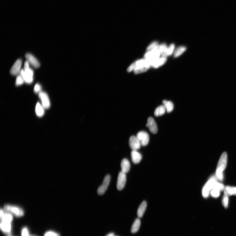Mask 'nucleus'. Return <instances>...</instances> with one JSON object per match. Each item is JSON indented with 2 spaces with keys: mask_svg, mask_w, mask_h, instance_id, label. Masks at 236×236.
Listing matches in <instances>:
<instances>
[{
  "mask_svg": "<svg viewBox=\"0 0 236 236\" xmlns=\"http://www.w3.org/2000/svg\"><path fill=\"white\" fill-rule=\"evenodd\" d=\"M224 185L219 183L216 181L215 177H212L205 185L202 190V194L204 197L208 196L210 190L217 189L221 191L224 188Z\"/></svg>",
  "mask_w": 236,
  "mask_h": 236,
  "instance_id": "obj_1",
  "label": "nucleus"
},
{
  "mask_svg": "<svg viewBox=\"0 0 236 236\" xmlns=\"http://www.w3.org/2000/svg\"><path fill=\"white\" fill-rule=\"evenodd\" d=\"M30 63L26 61L24 63V69H22L20 74L23 78L25 82L31 84L34 80L33 71L30 68Z\"/></svg>",
  "mask_w": 236,
  "mask_h": 236,
  "instance_id": "obj_2",
  "label": "nucleus"
},
{
  "mask_svg": "<svg viewBox=\"0 0 236 236\" xmlns=\"http://www.w3.org/2000/svg\"><path fill=\"white\" fill-rule=\"evenodd\" d=\"M4 210L6 212L11 213L17 217H21L24 215V212L21 208L14 206L7 205L5 206Z\"/></svg>",
  "mask_w": 236,
  "mask_h": 236,
  "instance_id": "obj_3",
  "label": "nucleus"
},
{
  "mask_svg": "<svg viewBox=\"0 0 236 236\" xmlns=\"http://www.w3.org/2000/svg\"><path fill=\"white\" fill-rule=\"evenodd\" d=\"M227 162V154L226 152L223 153L221 156L217 164V172L223 173L226 167Z\"/></svg>",
  "mask_w": 236,
  "mask_h": 236,
  "instance_id": "obj_4",
  "label": "nucleus"
},
{
  "mask_svg": "<svg viewBox=\"0 0 236 236\" xmlns=\"http://www.w3.org/2000/svg\"><path fill=\"white\" fill-rule=\"evenodd\" d=\"M136 136L140 142L141 146H146L148 144L149 141V136L146 132L139 131Z\"/></svg>",
  "mask_w": 236,
  "mask_h": 236,
  "instance_id": "obj_5",
  "label": "nucleus"
},
{
  "mask_svg": "<svg viewBox=\"0 0 236 236\" xmlns=\"http://www.w3.org/2000/svg\"><path fill=\"white\" fill-rule=\"evenodd\" d=\"M110 180V175H107L103 180L102 184L98 189V193L99 195H102L105 193L109 184Z\"/></svg>",
  "mask_w": 236,
  "mask_h": 236,
  "instance_id": "obj_6",
  "label": "nucleus"
},
{
  "mask_svg": "<svg viewBox=\"0 0 236 236\" xmlns=\"http://www.w3.org/2000/svg\"><path fill=\"white\" fill-rule=\"evenodd\" d=\"M126 181V174L121 172L119 173L117 183V188L119 190H122L125 186Z\"/></svg>",
  "mask_w": 236,
  "mask_h": 236,
  "instance_id": "obj_7",
  "label": "nucleus"
},
{
  "mask_svg": "<svg viewBox=\"0 0 236 236\" xmlns=\"http://www.w3.org/2000/svg\"><path fill=\"white\" fill-rule=\"evenodd\" d=\"M39 97L41 101L42 105L44 109H48L50 107V102L47 94L44 92L39 93Z\"/></svg>",
  "mask_w": 236,
  "mask_h": 236,
  "instance_id": "obj_8",
  "label": "nucleus"
},
{
  "mask_svg": "<svg viewBox=\"0 0 236 236\" xmlns=\"http://www.w3.org/2000/svg\"><path fill=\"white\" fill-rule=\"evenodd\" d=\"M22 64V61L21 59H18L16 60L14 64L12 66L10 73L13 75H18L21 73V68Z\"/></svg>",
  "mask_w": 236,
  "mask_h": 236,
  "instance_id": "obj_9",
  "label": "nucleus"
},
{
  "mask_svg": "<svg viewBox=\"0 0 236 236\" xmlns=\"http://www.w3.org/2000/svg\"><path fill=\"white\" fill-rule=\"evenodd\" d=\"M129 145L132 150L137 151L140 148L141 145L136 136H131L129 140Z\"/></svg>",
  "mask_w": 236,
  "mask_h": 236,
  "instance_id": "obj_10",
  "label": "nucleus"
},
{
  "mask_svg": "<svg viewBox=\"0 0 236 236\" xmlns=\"http://www.w3.org/2000/svg\"><path fill=\"white\" fill-rule=\"evenodd\" d=\"M146 126L148 127L152 133L156 134L157 133L158 131L157 125L153 118L149 117L148 118Z\"/></svg>",
  "mask_w": 236,
  "mask_h": 236,
  "instance_id": "obj_11",
  "label": "nucleus"
},
{
  "mask_svg": "<svg viewBox=\"0 0 236 236\" xmlns=\"http://www.w3.org/2000/svg\"><path fill=\"white\" fill-rule=\"evenodd\" d=\"M25 57L27 61L34 67L37 68L40 67V64L39 61L33 55L27 53L25 55Z\"/></svg>",
  "mask_w": 236,
  "mask_h": 236,
  "instance_id": "obj_12",
  "label": "nucleus"
},
{
  "mask_svg": "<svg viewBox=\"0 0 236 236\" xmlns=\"http://www.w3.org/2000/svg\"><path fill=\"white\" fill-rule=\"evenodd\" d=\"M1 229L2 232L7 236L11 235L12 225L11 223L1 221Z\"/></svg>",
  "mask_w": 236,
  "mask_h": 236,
  "instance_id": "obj_13",
  "label": "nucleus"
},
{
  "mask_svg": "<svg viewBox=\"0 0 236 236\" xmlns=\"http://www.w3.org/2000/svg\"><path fill=\"white\" fill-rule=\"evenodd\" d=\"M121 167L122 172L124 173H127L130 169L131 165L130 162L127 159H123L121 163Z\"/></svg>",
  "mask_w": 236,
  "mask_h": 236,
  "instance_id": "obj_14",
  "label": "nucleus"
},
{
  "mask_svg": "<svg viewBox=\"0 0 236 236\" xmlns=\"http://www.w3.org/2000/svg\"><path fill=\"white\" fill-rule=\"evenodd\" d=\"M131 156L132 161L134 164L139 163L142 159V155L136 150H132L131 152Z\"/></svg>",
  "mask_w": 236,
  "mask_h": 236,
  "instance_id": "obj_15",
  "label": "nucleus"
},
{
  "mask_svg": "<svg viewBox=\"0 0 236 236\" xmlns=\"http://www.w3.org/2000/svg\"><path fill=\"white\" fill-rule=\"evenodd\" d=\"M147 206V202L145 201H144L142 202L139 206L138 212H137V215L138 218H141L143 217L145 212Z\"/></svg>",
  "mask_w": 236,
  "mask_h": 236,
  "instance_id": "obj_16",
  "label": "nucleus"
},
{
  "mask_svg": "<svg viewBox=\"0 0 236 236\" xmlns=\"http://www.w3.org/2000/svg\"><path fill=\"white\" fill-rule=\"evenodd\" d=\"M225 195L227 196L232 195H236V187L227 186L224 190Z\"/></svg>",
  "mask_w": 236,
  "mask_h": 236,
  "instance_id": "obj_17",
  "label": "nucleus"
},
{
  "mask_svg": "<svg viewBox=\"0 0 236 236\" xmlns=\"http://www.w3.org/2000/svg\"><path fill=\"white\" fill-rule=\"evenodd\" d=\"M167 60L166 57H163L161 58H158L152 63L151 65L154 68H158L160 66L164 64Z\"/></svg>",
  "mask_w": 236,
  "mask_h": 236,
  "instance_id": "obj_18",
  "label": "nucleus"
},
{
  "mask_svg": "<svg viewBox=\"0 0 236 236\" xmlns=\"http://www.w3.org/2000/svg\"><path fill=\"white\" fill-rule=\"evenodd\" d=\"M1 221L11 223L13 220V216L10 213L6 212L1 218Z\"/></svg>",
  "mask_w": 236,
  "mask_h": 236,
  "instance_id": "obj_19",
  "label": "nucleus"
},
{
  "mask_svg": "<svg viewBox=\"0 0 236 236\" xmlns=\"http://www.w3.org/2000/svg\"><path fill=\"white\" fill-rule=\"evenodd\" d=\"M141 221L139 219H136L134 221L133 224L132 226L131 231L133 233H134L138 232L140 226Z\"/></svg>",
  "mask_w": 236,
  "mask_h": 236,
  "instance_id": "obj_20",
  "label": "nucleus"
},
{
  "mask_svg": "<svg viewBox=\"0 0 236 236\" xmlns=\"http://www.w3.org/2000/svg\"><path fill=\"white\" fill-rule=\"evenodd\" d=\"M163 105L166 109L167 112L170 113L173 110L174 108V104L171 101L164 100L162 102Z\"/></svg>",
  "mask_w": 236,
  "mask_h": 236,
  "instance_id": "obj_21",
  "label": "nucleus"
},
{
  "mask_svg": "<svg viewBox=\"0 0 236 236\" xmlns=\"http://www.w3.org/2000/svg\"><path fill=\"white\" fill-rule=\"evenodd\" d=\"M44 108L39 102H38L35 107V113L38 116L41 117L44 114Z\"/></svg>",
  "mask_w": 236,
  "mask_h": 236,
  "instance_id": "obj_22",
  "label": "nucleus"
},
{
  "mask_svg": "<svg viewBox=\"0 0 236 236\" xmlns=\"http://www.w3.org/2000/svg\"><path fill=\"white\" fill-rule=\"evenodd\" d=\"M166 109L163 105L158 107L154 111V115L156 116H161L165 113Z\"/></svg>",
  "mask_w": 236,
  "mask_h": 236,
  "instance_id": "obj_23",
  "label": "nucleus"
},
{
  "mask_svg": "<svg viewBox=\"0 0 236 236\" xmlns=\"http://www.w3.org/2000/svg\"><path fill=\"white\" fill-rule=\"evenodd\" d=\"M150 66V65H145L137 67L134 70V73L135 74H138L145 72L149 69Z\"/></svg>",
  "mask_w": 236,
  "mask_h": 236,
  "instance_id": "obj_24",
  "label": "nucleus"
},
{
  "mask_svg": "<svg viewBox=\"0 0 236 236\" xmlns=\"http://www.w3.org/2000/svg\"><path fill=\"white\" fill-rule=\"evenodd\" d=\"M174 47V44H171L169 48H167L162 54V57H166L167 56L171 55L173 51Z\"/></svg>",
  "mask_w": 236,
  "mask_h": 236,
  "instance_id": "obj_25",
  "label": "nucleus"
},
{
  "mask_svg": "<svg viewBox=\"0 0 236 236\" xmlns=\"http://www.w3.org/2000/svg\"><path fill=\"white\" fill-rule=\"evenodd\" d=\"M186 50V48L184 47H181L177 48L174 53V57H177L179 56L183 53Z\"/></svg>",
  "mask_w": 236,
  "mask_h": 236,
  "instance_id": "obj_26",
  "label": "nucleus"
},
{
  "mask_svg": "<svg viewBox=\"0 0 236 236\" xmlns=\"http://www.w3.org/2000/svg\"><path fill=\"white\" fill-rule=\"evenodd\" d=\"M24 82H25L22 76L20 74L18 75L16 80V85L17 86L21 85Z\"/></svg>",
  "mask_w": 236,
  "mask_h": 236,
  "instance_id": "obj_27",
  "label": "nucleus"
},
{
  "mask_svg": "<svg viewBox=\"0 0 236 236\" xmlns=\"http://www.w3.org/2000/svg\"><path fill=\"white\" fill-rule=\"evenodd\" d=\"M167 46L165 44H162L158 47V50L161 54H162L167 49Z\"/></svg>",
  "mask_w": 236,
  "mask_h": 236,
  "instance_id": "obj_28",
  "label": "nucleus"
},
{
  "mask_svg": "<svg viewBox=\"0 0 236 236\" xmlns=\"http://www.w3.org/2000/svg\"><path fill=\"white\" fill-rule=\"evenodd\" d=\"M158 43L157 42H154L149 46L147 48V51L148 52L152 50H153L155 48H156L158 45Z\"/></svg>",
  "mask_w": 236,
  "mask_h": 236,
  "instance_id": "obj_29",
  "label": "nucleus"
},
{
  "mask_svg": "<svg viewBox=\"0 0 236 236\" xmlns=\"http://www.w3.org/2000/svg\"><path fill=\"white\" fill-rule=\"evenodd\" d=\"M220 191L217 189H213L210 192L212 196L214 197H219L220 195Z\"/></svg>",
  "mask_w": 236,
  "mask_h": 236,
  "instance_id": "obj_30",
  "label": "nucleus"
},
{
  "mask_svg": "<svg viewBox=\"0 0 236 236\" xmlns=\"http://www.w3.org/2000/svg\"><path fill=\"white\" fill-rule=\"evenodd\" d=\"M228 202H229V200H228V196L225 195L223 197L222 202L223 204L226 208L228 207Z\"/></svg>",
  "mask_w": 236,
  "mask_h": 236,
  "instance_id": "obj_31",
  "label": "nucleus"
},
{
  "mask_svg": "<svg viewBox=\"0 0 236 236\" xmlns=\"http://www.w3.org/2000/svg\"><path fill=\"white\" fill-rule=\"evenodd\" d=\"M42 87L39 84L37 83L35 85L34 89V92L35 93H39L40 92H42Z\"/></svg>",
  "mask_w": 236,
  "mask_h": 236,
  "instance_id": "obj_32",
  "label": "nucleus"
},
{
  "mask_svg": "<svg viewBox=\"0 0 236 236\" xmlns=\"http://www.w3.org/2000/svg\"><path fill=\"white\" fill-rule=\"evenodd\" d=\"M22 236H31L29 235V231L28 228L24 227L23 228L21 231Z\"/></svg>",
  "mask_w": 236,
  "mask_h": 236,
  "instance_id": "obj_33",
  "label": "nucleus"
},
{
  "mask_svg": "<svg viewBox=\"0 0 236 236\" xmlns=\"http://www.w3.org/2000/svg\"><path fill=\"white\" fill-rule=\"evenodd\" d=\"M44 236H60V235L54 232L49 231L46 233Z\"/></svg>",
  "mask_w": 236,
  "mask_h": 236,
  "instance_id": "obj_34",
  "label": "nucleus"
},
{
  "mask_svg": "<svg viewBox=\"0 0 236 236\" xmlns=\"http://www.w3.org/2000/svg\"><path fill=\"white\" fill-rule=\"evenodd\" d=\"M0 216H1V217L4 214V210L3 209H1V211H0Z\"/></svg>",
  "mask_w": 236,
  "mask_h": 236,
  "instance_id": "obj_35",
  "label": "nucleus"
},
{
  "mask_svg": "<svg viewBox=\"0 0 236 236\" xmlns=\"http://www.w3.org/2000/svg\"><path fill=\"white\" fill-rule=\"evenodd\" d=\"M105 236H115V235L113 233H108Z\"/></svg>",
  "mask_w": 236,
  "mask_h": 236,
  "instance_id": "obj_36",
  "label": "nucleus"
},
{
  "mask_svg": "<svg viewBox=\"0 0 236 236\" xmlns=\"http://www.w3.org/2000/svg\"><path fill=\"white\" fill-rule=\"evenodd\" d=\"M31 236H37L35 235H31Z\"/></svg>",
  "mask_w": 236,
  "mask_h": 236,
  "instance_id": "obj_37",
  "label": "nucleus"
},
{
  "mask_svg": "<svg viewBox=\"0 0 236 236\" xmlns=\"http://www.w3.org/2000/svg\"><path fill=\"white\" fill-rule=\"evenodd\" d=\"M9 236H12L11 235Z\"/></svg>",
  "mask_w": 236,
  "mask_h": 236,
  "instance_id": "obj_38",
  "label": "nucleus"
},
{
  "mask_svg": "<svg viewBox=\"0 0 236 236\" xmlns=\"http://www.w3.org/2000/svg\"></svg>",
  "mask_w": 236,
  "mask_h": 236,
  "instance_id": "obj_39",
  "label": "nucleus"
}]
</instances>
